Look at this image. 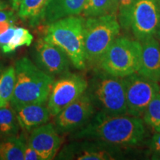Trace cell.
Here are the masks:
<instances>
[{
    "label": "cell",
    "mask_w": 160,
    "mask_h": 160,
    "mask_svg": "<svg viewBox=\"0 0 160 160\" xmlns=\"http://www.w3.org/2000/svg\"><path fill=\"white\" fill-rule=\"evenodd\" d=\"M145 133L141 117L128 114L113 116L98 111L85 126L71 133L70 139L94 140L126 148L141 143Z\"/></svg>",
    "instance_id": "1"
},
{
    "label": "cell",
    "mask_w": 160,
    "mask_h": 160,
    "mask_svg": "<svg viewBox=\"0 0 160 160\" xmlns=\"http://www.w3.org/2000/svg\"><path fill=\"white\" fill-rule=\"evenodd\" d=\"M15 74L14 90L11 100L12 108L47 102L54 77L46 73L27 57L16 62Z\"/></svg>",
    "instance_id": "2"
},
{
    "label": "cell",
    "mask_w": 160,
    "mask_h": 160,
    "mask_svg": "<svg viewBox=\"0 0 160 160\" xmlns=\"http://www.w3.org/2000/svg\"><path fill=\"white\" fill-rule=\"evenodd\" d=\"M82 16H70L48 25L44 39L59 46L76 68L83 71L87 68L84 47Z\"/></svg>",
    "instance_id": "3"
},
{
    "label": "cell",
    "mask_w": 160,
    "mask_h": 160,
    "mask_svg": "<svg viewBox=\"0 0 160 160\" xmlns=\"http://www.w3.org/2000/svg\"><path fill=\"white\" fill-rule=\"evenodd\" d=\"M85 92L99 111L113 116L128 114L124 78L96 68Z\"/></svg>",
    "instance_id": "4"
},
{
    "label": "cell",
    "mask_w": 160,
    "mask_h": 160,
    "mask_svg": "<svg viewBox=\"0 0 160 160\" xmlns=\"http://www.w3.org/2000/svg\"><path fill=\"white\" fill-rule=\"evenodd\" d=\"M121 26L117 14L88 17L84 25V47L86 65L96 68L115 39Z\"/></svg>",
    "instance_id": "5"
},
{
    "label": "cell",
    "mask_w": 160,
    "mask_h": 160,
    "mask_svg": "<svg viewBox=\"0 0 160 160\" xmlns=\"http://www.w3.org/2000/svg\"><path fill=\"white\" fill-rule=\"evenodd\" d=\"M141 42L137 39L119 36L96 68L114 77L125 78L138 73L141 62Z\"/></svg>",
    "instance_id": "6"
},
{
    "label": "cell",
    "mask_w": 160,
    "mask_h": 160,
    "mask_svg": "<svg viewBox=\"0 0 160 160\" xmlns=\"http://www.w3.org/2000/svg\"><path fill=\"white\" fill-rule=\"evenodd\" d=\"M88 82L82 75L69 72L54 81L48 100L51 115L55 117L70 104L85 93Z\"/></svg>",
    "instance_id": "7"
},
{
    "label": "cell",
    "mask_w": 160,
    "mask_h": 160,
    "mask_svg": "<svg viewBox=\"0 0 160 160\" xmlns=\"http://www.w3.org/2000/svg\"><path fill=\"white\" fill-rule=\"evenodd\" d=\"M128 114L141 117L146 108L160 92L159 82L136 73L124 78Z\"/></svg>",
    "instance_id": "8"
},
{
    "label": "cell",
    "mask_w": 160,
    "mask_h": 160,
    "mask_svg": "<svg viewBox=\"0 0 160 160\" xmlns=\"http://www.w3.org/2000/svg\"><path fill=\"white\" fill-rule=\"evenodd\" d=\"M95 113L96 108L85 92L55 116L54 126L59 134H71L85 126Z\"/></svg>",
    "instance_id": "9"
},
{
    "label": "cell",
    "mask_w": 160,
    "mask_h": 160,
    "mask_svg": "<svg viewBox=\"0 0 160 160\" xmlns=\"http://www.w3.org/2000/svg\"><path fill=\"white\" fill-rule=\"evenodd\" d=\"M160 27L158 0H136L131 13V31L139 42L155 37Z\"/></svg>",
    "instance_id": "10"
},
{
    "label": "cell",
    "mask_w": 160,
    "mask_h": 160,
    "mask_svg": "<svg viewBox=\"0 0 160 160\" xmlns=\"http://www.w3.org/2000/svg\"><path fill=\"white\" fill-rule=\"evenodd\" d=\"M121 157V147L94 140L82 139L64 146L58 155V159L113 160L120 159Z\"/></svg>",
    "instance_id": "11"
},
{
    "label": "cell",
    "mask_w": 160,
    "mask_h": 160,
    "mask_svg": "<svg viewBox=\"0 0 160 160\" xmlns=\"http://www.w3.org/2000/svg\"><path fill=\"white\" fill-rule=\"evenodd\" d=\"M35 64L48 74L56 77L69 72L71 60L59 46L43 38L37 40L33 47Z\"/></svg>",
    "instance_id": "12"
},
{
    "label": "cell",
    "mask_w": 160,
    "mask_h": 160,
    "mask_svg": "<svg viewBox=\"0 0 160 160\" xmlns=\"http://www.w3.org/2000/svg\"><path fill=\"white\" fill-rule=\"evenodd\" d=\"M28 142L41 157L42 160L54 159L63 143V137L54 125L44 124L31 131Z\"/></svg>",
    "instance_id": "13"
},
{
    "label": "cell",
    "mask_w": 160,
    "mask_h": 160,
    "mask_svg": "<svg viewBox=\"0 0 160 160\" xmlns=\"http://www.w3.org/2000/svg\"><path fill=\"white\" fill-rule=\"evenodd\" d=\"M141 62L138 73L148 79L160 82V44L155 37L140 42Z\"/></svg>",
    "instance_id": "14"
},
{
    "label": "cell",
    "mask_w": 160,
    "mask_h": 160,
    "mask_svg": "<svg viewBox=\"0 0 160 160\" xmlns=\"http://www.w3.org/2000/svg\"><path fill=\"white\" fill-rule=\"evenodd\" d=\"M13 108L20 128L25 132H31L36 128L46 124L51 116L45 103L28 104Z\"/></svg>",
    "instance_id": "15"
},
{
    "label": "cell",
    "mask_w": 160,
    "mask_h": 160,
    "mask_svg": "<svg viewBox=\"0 0 160 160\" xmlns=\"http://www.w3.org/2000/svg\"><path fill=\"white\" fill-rule=\"evenodd\" d=\"M85 1L86 0H53L46 8L42 22L49 25L62 18L80 15Z\"/></svg>",
    "instance_id": "16"
},
{
    "label": "cell",
    "mask_w": 160,
    "mask_h": 160,
    "mask_svg": "<svg viewBox=\"0 0 160 160\" xmlns=\"http://www.w3.org/2000/svg\"><path fill=\"white\" fill-rule=\"evenodd\" d=\"M53 0H23L18 10V16L28 21L31 25H37L42 22L44 13Z\"/></svg>",
    "instance_id": "17"
},
{
    "label": "cell",
    "mask_w": 160,
    "mask_h": 160,
    "mask_svg": "<svg viewBox=\"0 0 160 160\" xmlns=\"http://www.w3.org/2000/svg\"><path fill=\"white\" fill-rule=\"evenodd\" d=\"M26 141L23 134L0 139V160H23Z\"/></svg>",
    "instance_id": "18"
},
{
    "label": "cell",
    "mask_w": 160,
    "mask_h": 160,
    "mask_svg": "<svg viewBox=\"0 0 160 160\" xmlns=\"http://www.w3.org/2000/svg\"><path fill=\"white\" fill-rule=\"evenodd\" d=\"M117 0H86L81 14L85 18L117 14Z\"/></svg>",
    "instance_id": "19"
},
{
    "label": "cell",
    "mask_w": 160,
    "mask_h": 160,
    "mask_svg": "<svg viewBox=\"0 0 160 160\" xmlns=\"http://www.w3.org/2000/svg\"><path fill=\"white\" fill-rule=\"evenodd\" d=\"M20 126L14 110L10 105L0 108V139L14 137L19 133Z\"/></svg>",
    "instance_id": "20"
},
{
    "label": "cell",
    "mask_w": 160,
    "mask_h": 160,
    "mask_svg": "<svg viewBox=\"0 0 160 160\" xmlns=\"http://www.w3.org/2000/svg\"><path fill=\"white\" fill-rule=\"evenodd\" d=\"M15 81V67L13 66H9L0 73V108L7 107L11 104Z\"/></svg>",
    "instance_id": "21"
},
{
    "label": "cell",
    "mask_w": 160,
    "mask_h": 160,
    "mask_svg": "<svg viewBox=\"0 0 160 160\" xmlns=\"http://www.w3.org/2000/svg\"><path fill=\"white\" fill-rule=\"evenodd\" d=\"M142 117L144 123L149 126L155 133H160V92L146 108Z\"/></svg>",
    "instance_id": "22"
},
{
    "label": "cell",
    "mask_w": 160,
    "mask_h": 160,
    "mask_svg": "<svg viewBox=\"0 0 160 160\" xmlns=\"http://www.w3.org/2000/svg\"><path fill=\"white\" fill-rule=\"evenodd\" d=\"M33 35L30 33L28 30L24 28H16L14 34L11 38V41L1 48L3 53H11L22 46H29L33 42Z\"/></svg>",
    "instance_id": "23"
},
{
    "label": "cell",
    "mask_w": 160,
    "mask_h": 160,
    "mask_svg": "<svg viewBox=\"0 0 160 160\" xmlns=\"http://www.w3.org/2000/svg\"><path fill=\"white\" fill-rule=\"evenodd\" d=\"M135 2L136 0H117V17L124 31L131 30V13Z\"/></svg>",
    "instance_id": "24"
},
{
    "label": "cell",
    "mask_w": 160,
    "mask_h": 160,
    "mask_svg": "<svg viewBox=\"0 0 160 160\" xmlns=\"http://www.w3.org/2000/svg\"><path fill=\"white\" fill-rule=\"evenodd\" d=\"M151 150L153 159H160V133H155L151 138Z\"/></svg>",
    "instance_id": "25"
},
{
    "label": "cell",
    "mask_w": 160,
    "mask_h": 160,
    "mask_svg": "<svg viewBox=\"0 0 160 160\" xmlns=\"http://www.w3.org/2000/svg\"><path fill=\"white\" fill-rule=\"evenodd\" d=\"M24 159L25 160H42L41 157L37 153L28 142H26L25 151H24Z\"/></svg>",
    "instance_id": "26"
},
{
    "label": "cell",
    "mask_w": 160,
    "mask_h": 160,
    "mask_svg": "<svg viewBox=\"0 0 160 160\" xmlns=\"http://www.w3.org/2000/svg\"><path fill=\"white\" fill-rule=\"evenodd\" d=\"M15 25L12 26L9 29L0 34V47H3L4 45H7L11 41V38L13 37L15 32Z\"/></svg>",
    "instance_id": "27"
},
{
    "label": "cell",
    "mask_w": 160,
    "mask_h": 160,
    "mask_svg": "<svg viewBox=\"0 0 160 160\" xmlns=\"http://www.w3.org/2000/svg\"><path fill=\"white\" fill-rule=\"evenodd\" d=\"M10 19H15V15L13 11L0 10V22Z\"/></svg>",
    "instance_id": "28"
},
{
    "label": "cell",
    "mask_w": 160,
    "mask_h": 160,
    "mask_svg": "<svg viewBox=\"0 0 160 160\" xmlns=\"http://www.w3.org/2000/svg\"><path fill=\"white\" fill-rule=\"evenodd\" d=\"M14 21L15 19H10L0 22V34L7 31L12 26L14 25Z\"/></svg>",
    "instance_id": "29"
},
{
    "label": "cell",
    "mask_w": 160,
    "mask_h": 160,
    "mask_svg": "<svg viewBox=\"0 0 160 160\" xmlns=\"http://www.w3.org/2000/svg\"><path fill=\"white\" fill-rule=\"evenodd\" d=\"M22 1L23 0H11V5L13 11H18V10L19 8V6L21 5V3L22 2Z\"/></svg>",
    "instance_id": "30"
},
{
    "label": "cell",
    "mask_w": 160,
    "mask_h": 160,
    "mask_svg": "<svg viewBox=\"0 0 160 160\" xmlns=\"http://www.w3.org/2000/svg\"><path fill=\"white\" fill-rule=\"evenodd\" d=\"M8 8L7 3L2 1V0H0V10H5Z\"/></svg>",
    "instance_id": "31"
},
{
    "label": "cell",
    "mask_w": 160,
    "mask_h": 160,
    "mask_svg": "<svg viewBox=\"0 0 160 160\" xmlns=\"http://www.w3.org/2000/svg\"><path fill=\"white\" fill-rule=\"evenodd\" d=\"M155 37L157 38V40H158V41H159V42L160 44V27L159 28V29H158L157 33H156Z\"/></svg>",
    "instance_id": "32"
},
{
    "label": "cell",
    "mask_w": 160,
    "mask_h": 160,
    "mask_svg": "<svg viewBox=\"0 0 160 160\" xmlns=\"http://www.w3.org/2000/svg\"><path fill=\"white\" fill-rule=\"evenodd\" d=\"M2 73V68H1V66H0V73Z\"/></svg>",
    "instance_id": "33"
},
{
    "label": "cell",
    "mask_w": 160,
    "mask_h": 160,
    "mask_svg": "<svg viewBox=\"0 0 160 160\" xmlns=\"http://www.w3.org/2000/svg\"><path fill=\"white\" fill-rule=\"evenodd\" d=\"M158 2H159V5H160V0H158Z\"/></svg>",
    "instance_id": "34"
},
{
    "label": "cell",
    "mask_w": 160,
    "mask_h": 160,
    "mask_svg": "<svg viewBox=\"0 0 160 160\" xmlns=\"http://www.w3.org/2000/svg\"><path fill=\"white\" fill-rule=\"evenodd\" d=\"M159 83H160V82H159Z\"/></svg>",
    "instance_id": "35"
}]
</instances>
